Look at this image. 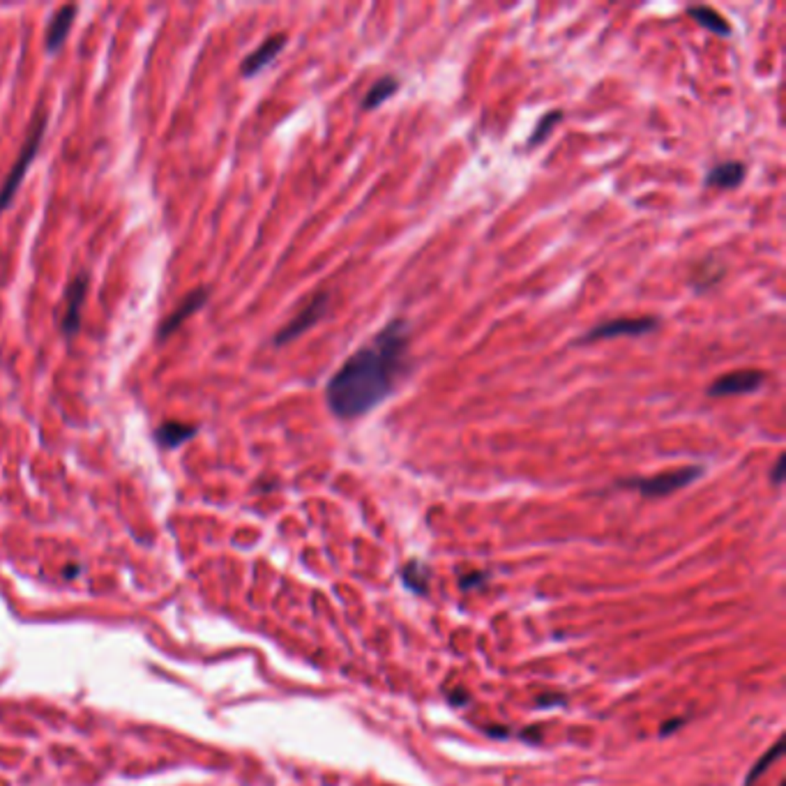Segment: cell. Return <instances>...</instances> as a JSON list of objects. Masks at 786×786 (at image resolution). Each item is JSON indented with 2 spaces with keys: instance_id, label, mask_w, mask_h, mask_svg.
Returning <instances> with one entry per match:
<instances>
[{
  "instance_id": "6da1fadb",
  "label": "cell",
  "mask_w": 786,
  "mask_h": 786,
  "mask_svg": "<svg viewBox=\"0 0 786 786\" xmlns=\"http://www.w3.org/2000/svg\"><path fill=\"white\" fill-rule=\"evenodd\" d=\"M408 323L390 321L369 344L348 357L328 381L326 401L339 420H355L381 406L408 367Z\"/></svg>"
},
{
  "instance_id": "7a4b0ae2",
  "label": "cell",
  "mask_w": 786,
  "mask_h": 786,
  "mask_svg": "<svg viewBox=\"0 0 786 786\" xmlns=\"http://www.w3.org/2000/svg\"><path fill=\"white\" fill-rule=\"evenodd\" d=\"M44 132H47V113L44 111H37L32 116V122L28 127V132H25V141L21 145V153L19 157L14 160L10 173H7V178L3 182V187H0V210H7L10 203L14 201L16 191H19L21 182L25 178V173H28L32 160L37 157L40 153V145H42V138H44Z\"/></svg>"
},
{
  "instance_id": "3957f363",
  "label": "cell",
  "mask_w": 786,
  "mask_h": 786,
  "mask_svg": "<svg viewBox=\"0 0 786 786\" xmlns=\"http://www.w3.org/2000/svg\"><path fill=\"white\" fill-rule=\"evenodd\" d=\"M701 475H703V466H683L676 470H665V473H657L650 477H627V480H620L618 484L627 487V489H636V492H641L643 496L655 499V496H669V494L678 492V489H685Z\"/></svg>"
},
{
  "instance_id": "277c9868",
  "label": "cell",
  "mask_w": 786,
  "mask_h": 786,
  "mask_svg": "<svg viewBox=\"0 0 786 786\" xmlns=\"http://www.w3.org/2000/svg\"><path fill=\"white\" fill-rule=\"evenodd\" d=\"M660 328V318L655 316H639V318H611L607 323L590 328L579 342H605V339H618V337H643L650 335Z\"/></svg>"
},
{
  "instance_id": "5b68a950",
  "label": "cell",
  "mask_w": 786,
  "mask_h": 786,
  "mask_svg": "<svg viewBox=\"0 0 786 786\" xmlns=\"http://www.w3.org/2000/svg\"><path fill=\"white\" fill-rule=\"evenodd\" d=\"M328 304H330V295L328 293H316L298 314H295V318L288 321L284 328H279V333L275 335L273 344L284 346V344H291L298 337H302L307 330H311L323 316H326Z\"/></svg>"
},
{
  "instance_id": "8992f818",
  "label": "cell",
  "mask_w": 786,
  "mask_h": 786,
  "mask_svg": "<svg viewBox=\"0 0 786 786\" xmlns=\"http://www.w3.org/2000/svg\"><path fill=\"white\" fill-rule=\"evenodd\" d=\"M766 383V374L758 369H740L724 374L717 381H713L708 386L710 397H738L749 395V392H758Z\"/></svg>"
},
{
  "instance_id": "52a82bcc",
  "label": "cell",
  "mask_w": 786,
  "mask_h": 786,
  "mask_svg": "<svg viewBox=\"0 0 786 786\" xmlns=\"http://www.w3.org/2000/svg\"><path fill=\"white\" fill-rule=\"evenodd\" d=\"M85 293H88V275H76L69 282L65 291V314L60 318V328H63L65 337H74L81 328V311L85 302Z\"/></svg>"
},
{
  "instance_id": "ba28073f",
  "label": "cell",
  "mask_w": 786,
  "mask_h": 786,
  "mask_svg": "<svg viewBox=\"0 0 786 786\" xmlns=\"http://www.w3.org/2000/svg\"><path fill=\"white\" fill-rule=\"evenodd\" d=\"M208 288L206 286H201V288H194V291H189L185 298L180 300V304L176 309H173L171 314L167 318L162 321V326H160V330H157V339H167L169 335H173L176 333V330L182 326V323H185L191 314L194 311H198L201 307H203V304L208 302Z\"/></svg>"
},
{
  "instance_id": "9c48e42d",
  "label": "cell",
  "mask_w": 786,
  "mask_h": 786,
  "mask_svg": "<svg viewBox=\"0 0 786 786\" xmlns=\"http://www.w3.org/2000/svg\"><path fill=\"white\" fill-rule=\"evenodd\" d=\"M288 37L284 32H277V35H270V37L261 44L258 49H254L251 54L244 58V63L240 67L242 76H256L261 69H266L270 63H275L277 56L282 54L284 47H286Z\"/></svg>"
},
{
  "instance_id": "30bf717a",
  "label": "cell",
  "mask_w": 786,
  "mask_h": 786,
  "mask_svg": "<svg viewBox=\"0 0 786 786\" xmlns=\"http://www.w3.org/2000/svg\"><path fill=\"white\" fill-rule=\"evenodd\" d=\"M76 14H78L76 5H65V7H60L54 16H51L49 28H47V51L49 54H56V51L63 47L65 37L74 25Z\"/></svg>"
},
{
  "instance_id": "8fae6325",
  "label": "cell",
  "mask_w": 786,
  "mask_h": 786,
  "mask_svg": "<svg viewBox=\"0 0 786 786\" xmlns=\"http://www.w3.org/2000/svg\"><path fill=\"white\" fill-rule=\"evenodd\" d=\"M747 176V167L742 162H722L705 173V185L717 189H733L738 187Z\"/></svg>"
},
{
  "instance_id": "7c38bea8",
  "label": "cell",
  "mask_w": 786,
  "mask_h": 786,
  "mask_svg": "<svg viewBox=\"0 0 786 786\" xmlns=\"http://www.w3.org/2000/svg\"><path fill=\"white\" fill-rule=\"evenodd\" d=\"M724 275H727V266H724L720 258L708 256L692 270V288L696 293H705V291H710L713 286H717L724 279Z\"/></svg>"
},
{
  "instance_id": "4fadbf2b",
  "label": "cell",
  "mask_w": 786,
  "mask_h": 786,
  "mask_svg": "<svg viewBox=\"0 0 786 786\" xmlns=\"http://www.w3.org/2000/svg\"><path fill=\"white\" fill-rule=\"evenodd\" d=\"M198 429L194 424H185V422H164L155 429V441L167 450H176L182 443H187L189 439H194Z\"/></svg>"
},
{
  "instance_id": "5bb4252c",
  "label": "cell",
  "mask_w": 786,
  "mask_h": 786,
  "mask_svg": "<svg viewBox=\"0 0 786 786\" xmlns=\"http://www.w3.org/2000/svg\"><path fill=\"white\" fill-rule=\"evenodd\" d=\"M687 14L692 16V19L698 25H701V28L710 30L713 35H720V37H729V35H731V23L724 19V16L717 10H713V7H708V5H694V7H689Z\"/></svg>"
},
{
  "instance_id": "9a60e30c",
  "label": "cell",
  "mask_w": 786,
  "mask_h": 786,
  "mask_svg": "<svg viewBox=\"0 0 786 786\" xmlns=\"http://www.w3.org/2000/svg\"><path fill=\"white\" fill-rule=\"evenodd\" d=\"M399 90V78L397 76H381L376 83L371 85L369 90L364 95V102H362V109L364 111H371L381 107V104H386L388 100L395 97V93Z\"/></svg>"
},
{
  "instance_id": "2e32d148",
  "label": "cell",
  "mask_w": 786,
  "mask_h": 786,
  "mask_svg": "<svg viewBox=\"0 0 786 786\" xmlns=\"http://www.w3.org/2000/svg\"><path fill=\"white\" fill-rule=\"evenodd\" d=\"M401 576H404V583L415 593H427V586H429V570H427V565L420 563V561H410L404 570H401Z\"/></svg>"
},
{
  "instance_id": "e0dca14e",
  "label": "cell",
  "mask_w": 786,
  "mask_h": 786,
  "mask_svg": "<svg viewBox=\"0 0 786 786\" xmlns=\"http://www.w3.org/2000/svg\"><path fill=\"white\" fill-rule=\"evenodd\" d=\"M561 120H563V111H549L547 116L540 118L537 127H535V132L530 134V138H528V143H526V145H528V148L540 145L549 134H552V129H554L556 122H561Z\"/></svg>"
},
{
  "instance_id": "ac0fdd59",
  "label": "cell",
  "mask_w": 786,
  "mask_h": 786,
  "mask_svg": "<svg viewBox=\"0 0 786 786\" xmlns=\"http://www.w3.org/2000/svg\"><path fill=\"white\" fill-rule=\"evenodd\" d=\"M780 754H782V742H777V745H775V749H773V752H770V754H766V756L761 758V761H758V763H756V768H754V773H752V775H749V777H747V786H749V784H752V782H754V777H756L758 773H761V770H763V768H766V763H770V761H773V758H777V756H780Z\"/></svg>"
},
{
  "instance_id": "d6986e66",
  "label": "cell",
  "mask_w": 786,
  "mask_h": 786,
  "mask_svg": "<svg viewBox=\"0 0 786 786\" xmlns=\"http://www.w3.org/2000/svg\"><path fill=\"white\" fill-rule=\"evenodd\" d=\"M784 466H786V459H784V454H782V457L775 461V468H773V475H770L773 484H780L782 480H784Z\"/></svg>"
},
{
  "instance_id": "ffe728a7",
  "label": "cell",
  "mask_w": 786,
  "mask_h": 786,
  "mask_svg": "<svg viewBox=\"0 0 786 786\" xmlns=\"http://www.w3.org/2000/svg\"><path fill=\"white\" fill-rule=\"evenodd\" d=\"M540 703H542V705H549V703H563V698H561V696H558V698H549V696H542V698H540Z\"/></svg>"
}]
</instances>
